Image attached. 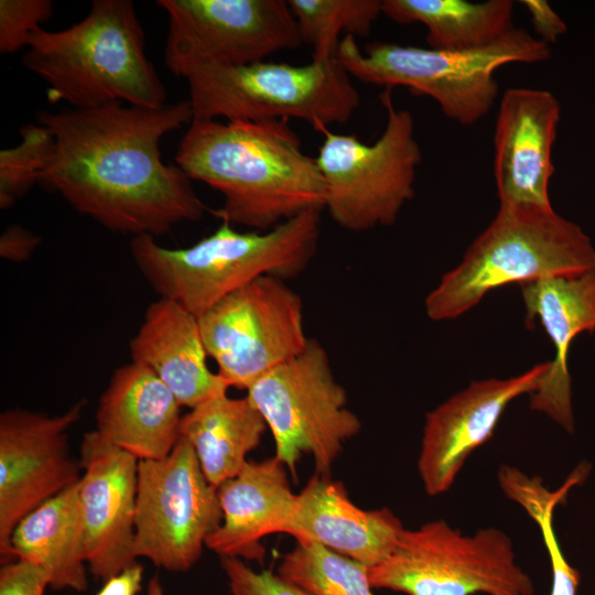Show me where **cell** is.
<instances>
[{"mask_svg": "<svg viewBox=\"0 0 595 595\" xmlns=\"http://www.w3.org/2000/svg\"><path fill=\"white\" fill-rule=\"evenodd\" d=\"M129 349L131 361L151 369L181 407L192 409L229 388L207 365L197 316L169 299L148 306Z\"/></svg>", "mask_w": 595, "mask_h": 595, "instance_id": "22", "label": "cell"}, {"mask_svg": "<svg viewBox=\"0 0 595 595\" xmlns=\"http://www.w3.org/2000/svg\"><path fill=\"white\" fill-rule=\"evenodd\" d=\"M51 0L0 1V52L12 54L28 47L30 36L53 15Z\"/></svg>", "mask_w": 595, "mask_h": 595, "instance_id": "30", "label": "cell"}, {"mask_svg": "<svg viewBox=\"0 0 595 595\" xmlns=\"http://www.w3.org/2000/svg\"><path fill=\"white\" fill-rule=\"evenodd\" d=\"M560 104L548 90L507 89L494 133V175L499 205L551 207V154Z\"/></svg>", "mask_w": 595, "mask_h": 595, "instance_id": "17", "label": "cell"}, {"mask_svg": "<svg viewBox=\"0 0 595 595\" xmlns=\"http://www.w3.org/2000/svg\"><path fill=\"white\" fill-rule=\"evenodd\" d=\"M143 567L139 563L107 580L97 595H137L141 589Z\"/></svg>", "mask_w": 595, "mask_h": 595, "instance_id": "35", "label": "cell"}, {"mask_svg": "<svg viewBox=\"0 0 595 595\" xmlns=\"http://www.w3.org/2000/svg\"><path fill=\"white\" fill-rule=\"evenodd\" d=\"M520 3L530 14L534 32L539 40L545 44L555 43L566 31L563 20L552 10L544 0H523Z\"/></svg>", "mask_w": 595, "mask_h": 595, "instance_id": "33", "label": "cell"}, {"mask_svg": "<svg viewBox=\"0 0 595 595\" xmlns=\"http://www.w3.org/2000/svg\"><path fill=\"white\" fill-rule=\"evenodd\" d=\"M380 101L387 122L374 143L327 129L315 158L325 184L324 209L349 231L394 224L414 196L422 160L414 119L410 111L394 106L391 88H385Z\"/></svg>", "mask_w": 595, "mask_h": 595, "instance_id": "8", "label": "cell"}, {"mask_svg": "<svg viewBox=\"0 0 595 595\" xmlns=\"http://www.w3.org/2000/svg\"><path fill=\"white\" fill-rule=\"evenodd\" d=\"M403 530L391 510L357 507L328 476L313 475L298 494L292 537L317 542L368 569L391 554Z\"/></svg>", "mask_w": 595, "mask_h": 595, "instance_id": "21", "label": "cell"}, {"mask_svg": "<svg viewBox=\"0 0 595 595\" xmlns=\"http://www.w3.org/2000/svg\"><path fill=\"white\" fill-rule=\"evenodd\" d=\"M86 400L58 415L22 409L0 414V555L15 560L11 536L30 512L79 482V461L71 455L68 432Z\"/></svg>", "mask_w": 595, "mask_h": 595, "instance_id": "14", "label": "cell"}, {"mask_svg": "<svg viewBox=\"0 0 595 595\" xmlns=\"http://www.w3.org/2000/svg\"><path fill=\"white\" fill-rule=\"evenodd\" d=\"M321 210H309L268 231H238L221 221L210 235L187 248L171 249L149 235L134 236V264L160 298L195 316L258 278L288 280L314 258Z\"/></svg>", "mask_w": 595, "mask_h": 595, "instance_id": "4", "label": "cell"}, {"mask_svg": "<svg viewBox=\"0 0 595 595\" xmlns=\"http://www.w3.org/2000/svg\"><path fill=\"white\" fill-rule=\"evenodd\" d=\"M520 288L527 327L538 320L555 350L541 386L531 394L530 407L572 432L567 355L577 335L595 331V266L581 273L548 277Z\"/></svg>", "mask_w": 595, "mask_h": 595, "instance_id": "18", "label": "cell"}, {"mask_svg": "<svg viewBox=\"0 0 595 595\" xmlns=\"http://www.w3.org/2000/svg\"><path fill=\"white\" fill-rule=\"evenodd\" d=\"M374 588L408 595H533L513 544L497 528L463 534L444 520L404 529L394 550L368 569Z\"/></svg>", "mask_w": 595, "mask_h": 595, "instance_id": "9", "label": "cell"}, {"mask_svg": "<svg viewBox=\"0 0 595 595\" xmlns=\"http://www.w3.org/2000/svg\"><path fill=\"white\" fill-rule=\"evenodd\" d=\"M267 428L247 396L230 398L224 392L183 415L180 436L193 446L206 479L218 488L242 469Z\"/></svg>", "mask_w": 595, "mask_h": 595, "instance_id": "24", "label": "cell"}, {"mask_svg": "<svg viewBox=\"0 0 595 595\" xmlns=\"http://www.w3.org/2000/svg\"><path fill=\"white\" fill-rule=\"evenodd\" d=\"M22 62L47 85L51 102L65 101L77 109L166 105L165 86L148 58L130 0H94L87 15L72 26L39 29Z\"/></svg>", "mask_w": 595, "mask_h": 595, "instance_id": "3", "label": "cell"}, {"mask_svg": "<svg viewBox=\"0 0 595 595\" xmlns=\"http://www.w3.org/2000/svg\"><path fill=\"white\" fill-rule=\"evenodd\" d=\"M286 470L275 456L248 461L235 477L223 483L217 488L223 520L205 547L220 558L262 562L264 537L293 536L298 494L291 489Z\"/></svg>", "mask_w": 595, "mask_h": 595, "instance_id": "19", "label": "cell"}, {"mask_svg": "<svg viewBox=\"0 0 595 595\" xmlns=\"http://www.w3.org/2000/svg\"><path fill=\"white\" fill-rule=\"evenodd\" d=\"M50 575L41 566L17 559L0 570V595H44Z\"/></svg>", "mask_w": 595, "mask_h": 595, "instance_id": "32", "label": "cell"}, {"mask_svg": "<svg viewBox=\"0 0 595 595\" xmlns=\"http://www.w3.org/2000/svg\"><path fill=\"white\" fill-rule=\"evenodd\" d=\"M381 11L399 24H423L429 47L436 50L483 48L515 28L510 0H381Z\"/></svg>", "mask_w": 595, "mask_h": 595, "instance_id": "25", "label": "cell"}, {"mask_svg": "<svg viewBox=\"0 0 595 595\" xmlns=\"http://www.w3.org/2000/svg\"><path fill=\"white\" fill-rule=\"evenodd\" d=\"M550 47L524 29L513 28L495 43L472 51H447L374 42L361 50L345 34L335 57L350 77L365 84L432 98L450 119L473 125L491 109L499 86L495 72L508 63H540Z\"/></svg>", "mask_w": 595, "mask_h": 595, "instance_id": "6", "label": "cell"}, {"mask_svg": "<svg viewBox=\"0 0 595 595\" xmlns=\"http://www.w3.org/2000/svg\"><path fill=\"white\" fill-rule=\"evenodd\" d=\"M78 488L79 482L42 504L11 536L14 558L44 569L55 591L85 592L88 587Z\"/></svg>", "mask_w": 595, "mask_h": 595, "instance_id": "23", "label": "cell"}, {"mask_svg": "<svg viewBox=\"0 0 595 595\" xmlns=\"http://www.w3.org/2000/svg\"><path fill=\"white\" fill-rule=\"evenodd\" d=\"M595 266L589 237L551 207L499 205L461 263L425 299L433 321L453 320L509 283L576 274Z\"/></svg>", "mask_w": 595, "mask_h": 595, "instance_id": "5", "label": "cell"}, {"mask_svg": "<svg viewBox=\"0 0 595 595\" xmlns=\"http://www.w3.org/2000/svg\"><path fill=\"white\" fill-rule=\"evenodd\" d=\"M21 140L0 151V208L9 209L40 182L50 162L55 140L40 123H28L20 129Z\"/></svg>", "mask_w": 595, "mask_h": 595, "instance_id": "29", "label": "cell"}, {"mask_svg": "<svg viewBox=\"0 0 595 595\" xmlns=\"http://www.w3.org/2000/svg\"><path fill=\"white\" fill-rule=\"evenodd\" d=\"M192 120L188 99L160 108L42 110L36 122L55 148L39 184L110 231L163 236L210 212L188 175L161 158V139Z\"/></svg>", "mask_w": 595, "mask_h": 595, "instance_id": "1", "label": "cell"}, {"mask_svg": "<svg viewBox=\"0 0 595 595\" xmlns=\"http://www.w3.org/2000/svg\"><path fill=\"white\" fill-rule=\"evenodd\" d=\"M302 43L312 46V61L335 57L343 32L369 35L382 13L381 0H288Z\"/></svg>", "mask_w": 595, "mask_h": 595, "instance_id": "27", "label": "cell"}, {"mask_svg": "<svg viewBox=\"0 0 595 595\" xmlns=\"http://www.w3.org/2000/svg\"><path fill=\"white\" fill-rule=\"evenodd\" d=\"M41 244V238L20 225L9 226L0 237V256L12 262H24Z\"/></svg>", "mask_w": 595, "mask_h": 595, "instance_id": "34", "label": "cell"}, {"mask_svg": "<svg viewBox=\"0 0 595 595\" xmlns=\"http://www.w3.org/2000/svg\"><path fill=\"white\" fill-rule=\"evenodd\" d=\"M229 595H313L278 573L255 571L239 558H221Z\"/></svg>", "mask_w": 595, "mask_h": 595, "instance_id": "31", "label": "cell"}, {"mask_svg": "<svg viewBox=\"0 0 595 595\" xmlns=\"http://www.w3.org/2000/svg\"><path fill=\"white\" fill-rule=\"evenodd\" d=\"M278 574L313 595H374L367 566L314 541H296Z\"/></svg>", "mask_w": 595, "mask_h": 595, "instance_id": "28", "label": "cell"}, {"mask_svg": "<svg viewBox=\"0 0 595 595\" xmlns=\"http://www.w3.org/2000/svg\"><path fill=\"white\" fill-rule=\"evenodd\" d=\"M208 357L228 387L248 390L306 346L303 303L280 278L264 275L197 317Z\"/></svg>", "mask_w": 595, "mask_h": 595, "instance_id": "11", "label": "cell"}, {"mask_svg": "<svg viewBox=\"0 0 595 595\" xmlns=\"http://www.w3.org/2000/svg\"><path fill=\"white\" fill-rule=\"evenodd\" d=\"M167 13V69L185 78L203 64L240 66L303 43L286 0H159Z\"/></svg>", "mask_w": 595, "mask_h": 595, "instance_id": "13", "label": "cell"}, {"mask_svg": "<svg viewBox=\"0 0 595 595\" xmlns=\"http://www.w3.org/2000/svg\"><path fill=\"white\" fill-rule=\"evenodd\" d=\"M550 360L507 379L472 382L425 415L418 472L429 496L447 491L468 456L490 440L508 404L536 392Z\"/></svg>", "mask_w": 595, "mask_h": 595, "instance_id": "15", "label": "cell"}, {"mask_svg": "<svg viewBox=\"0 0 595 595\" xmlns=\"http://www.w3.org/2000/svg\"><path fill=\"white\" fill-rule=\"evenodd\" d=\"M79 501L87 566L106 582L137 563L134 518L139 459L96 430L79 447Z\"/></svg>", "mask_w": 595, "mask_h": 595, "instance_id": "16", "label": "cell"}, {"mask_svg": "<svg viewBox=\"0 0 595 595\" xmlns=\"http://www.w3.org/2000/svg\"><path fill=\"white\" fill-rule=\"evenodd\" d=\"M223 511L193 446L180 436L162 459L139 461L134 554L156 567L186 572L201 558Z\"/></svg>", "mask_w": 595, "mask_h": 595, "instance_id": "12", "label": "cell"}, {"mask_svg": "<svg viewBox=\"0 0 595 595\" xmlns=\"http://www.w3.org/2000/svg\"><path fill=\"white\" fill-rule=\"evenodd\" d=\"M147 595H165L159 576L155 575L150 578L147 586Z\"/></svg>", "mask_w": 595, "mask_h": 595, "instance_id": "36", "label": "cell"}, {"mask_svg": "<svg viewBox=\"0 0 595 595\" xmlns=\"http://www.w3.org/2000/svg\"><path fill=\"white\" fill-rule=\"evenodd\" d=\"M193 181L210 186L223 205L216 218L268 231L309 210H323L325 184L289 119H193L175 155Z\"/></svg>", "mask_w": 595, "mask_h": 595, "instance_id": "2", "label": "cell"}, {"mask_svg": "<svg viewBox=\"0 0 595 595\" xmlns=\"http://www.w3.org/2000/svg\"><path fill=\"white\" fill-rule=\"evenodd\" d=\"M193 119H299L323 132L347 122L360 95L336 57L304 65L203 64L185 77Z\"/></svg>", "mask_w": 595, "mask_h": 595, "instance_id": "7", "label": "cell"}, {"mask_svg": "<svg viewBox=\"0 0 595 595\" xmlns=\"http://www.w3.org/2000/svg\"><path fill=\"white\" fill-rule=\"evenodd\" d=\"M181 408L151 369L131 361L113 371L102 392L96 431L139 461L162 459L180 439Z\"/></svg>", "mask_w": 595, "mask_h": 595, "instance_id": "20", "label": "cell"}, {"mask_svg": "<svg viewBox=\"0 0 595 595\" xmlns=\"http://www.w3.org/2000/svg\"><path fill=\"white\" fill-rule=\"evenodd\" d=\"M588 469L578 465L556 490H549L538 476H528L513 466L502 465L498 482L502 493L521 506L538 524L549 553L552 585L550 595H576L580 572L565 559L553 529V512L565 501L569 491L585 480Z\"/></svg>", "mask_w": 595, "mask_h": 595, "instance_id": "26", "label": "cell"}, {"mask_svg": "<svg viewBox=\"0 0 595 595\" xmlns=\"http://www.w3.org/2000/svg\"><path fill=\"white\" fill-rule=\"evenodd\" d=\"M247 397L272 433L275 457L294 480L304 453L312 455L316 474L328 476L344 444L361 430L326 350L313 338L299 355L256 381Z\"/></svg>", "mask_w": 595, "mask_h": 595, "instance_id": "10", "label": "cell"}]
</instances>
